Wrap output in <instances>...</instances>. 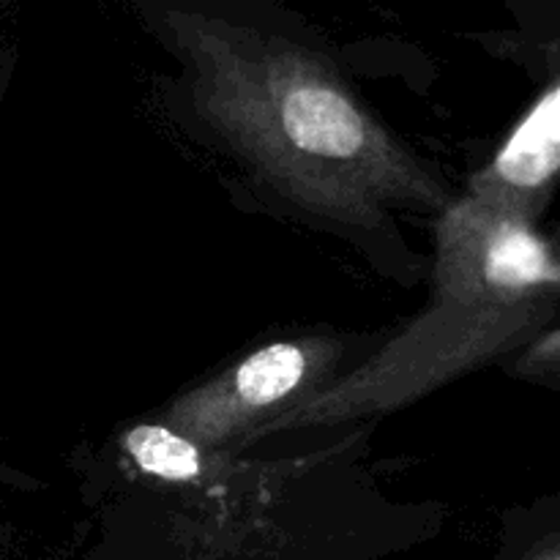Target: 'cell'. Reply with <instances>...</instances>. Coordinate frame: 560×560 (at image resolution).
Returning a JSON list of instances; mask_svg holds the SVG:
<instances>
[{"label": "cell", "instance_id": "6da1fadb", "mask_svg": "<svg viewBox=\"0 0 560 560\" xmlns=\"http://www.w3.org/2000/svg\"><path fill=\"white\" fill-rule=\"evenodd\" d=\"M197 104L268 184L306 213L372 228L394 208L443 211L441 184L317 60L200 36Z\"/></svg>", "mask_w": 560, "mask_h": 560}, {"label": "cell", "instance_id": "7a4b0ae2", "mask_svg": "<svg viewBox=\"0 0 560 560\" xmlns=\"http://www.w3.org/2000/svg\"><path fill=\"white\" fill-rule=\"evenodd\" d=\"M435 235L430 306L359 370L268 419L249 441L397 413L552 328L560 266L536 222L465 195L443 208Z\"/></svg>", "mask_w": 560, "mask_h": 560}, {"label": "cell", "instance_id": "3957f363", "mask_svg": "<svg viewBox=\"0 0 560 560\" xmlns=\"http://www.w3.org/2000/svg\"><path fill=\"white\" fill-rule=\"evenodd\" d=\"M339 355L342 348L328 339L266 345L233 370L175 399L167 410V427L200 448L252 435L268 419L326 388Z\"/></svg>", "mask_w": 560, "mask_h": 560}, {"label": "cell", "instance_id": "277c9868", "mask_svg": "<svg viewBox=\"0 0 560 560\" xmlns=\"http://www.w3.org/2000/svg\"><path fill=\"white\" fill-rule=\"evenodd\" d=\"M560 167V88L552 82L490 164L470 178V195L492 208L536 222L556 189Z\"/></svg>", "mask_w": 560, "mask_h": 560}, {"label": "cell", "instance_id": "5b68a950", "mask_svg": "<svg viewBox=\"0 0 560 560\" xmlns=\"http://www.w3.org/2000/svg\"><path fill=\"white\" fill-rule=\"evenodd\" d=\"M131 463L162 481H197L202 476V448L167 424L131 427L124 435Z\"/></svg>", "mask_w": 560, "mask_h": 560}, {"label": "cell", "instance_id": "8992f818", "mask_svg": "<svg viewBox=\"0 0 560 560\" xmlns=\"http://www.w3.org/2000/svg\"><path fill=\"white\" fill-rule=\"evenodd\" d=\"M541 337L545 339H534V345H530L528 364H539V370H558V328H547Z\"/></svg>", "mask_w": 560, "mask_h": 560}, {"label": "cell", "instance_id": "52a82bcc", "mask_svg": "<svg viewBox=\"0 0 560 560\" xmlns=\"http://www.w3.org/2000/svg\"><path fill=\"white\" fill-rule=\"evenodd\" d=\"M528 560H560V556H558L556 547H547V550L536 552V556H530Z\"/></svg>", "mask_w": 560, "mask_h": 560}]
</instances>
